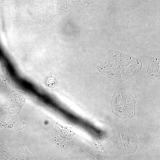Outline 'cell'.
Listing matches in <instances>:
<instances>
[{
    "mask_svg": "<svg viewBox=\"0 0 160 160\" xmlns=\"http://www.w3.org/2000/svg\"><path fill=\"white\" fill-rule=\"evenodd\" d=\"M142 67L140 59L116 51L100 62L97 69L109 78L123 82L139 72Z\"/></svg>",
    "mask_w": 160,
    "mask_h": 160,
    "instance_id": "6da1fadb",
    "label": "cell"
},
{
    "mask_svg": "<svg viewBox=\"0 0 160 160\" xmlns=\"http://www.w3.org/2000/svg\"><path fill=\"white\" fill-rule=\"evenodd\" d=\"M60 77L55 72L49 73L45 77L43 84L44 85L50 88L57 87L59 84Z\"/></svg>",
    "mask_w": 160,
    "mask_h": 160,
    "instance_id": "277c9868",
    "label": "cell"
},
{
    "mask_svg": "<svg viewBox=\"0 0 160 160\" xmlns=\"http://www.w3.org/2000/svg\"><path fill=\"white\" fill-rule=\"evenodd\" d=\"M135 100L133 95L124 88L115 92L111 102L112 112L121 119L134 116L135 113Z\"/></svg>",
    "mask_w": 160,
    "mask_h": 160,
    "instance_id": "7a4b0ae2",
    "label": "cell"
},
{
    "mask_svg": "<svg viewBox=\"0 0 160 160\" xmlns=\"http://www.w3.org/2000/svg\"><path fill=\"white\" fill-rule=\"evenodd\" d=\"M148 77L154 80H159L160 78V59L153 57L149 61L147 71Z\"/></svg>",
    "mask_w": 160,
    "mask_h": 160,
    "instance_id": "3957f363",
    "label": "cell"
}]
</instances>
